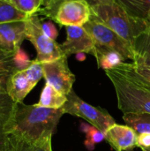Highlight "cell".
Returning a JSON list of instances; mask_svg holds the SVG:
<instances>
[{
	"label": "cell",
	"instance_id": "obj_1",
	"mask_svg": "<svg viewBox=\"0 0 150 151\" xmlns=\"http://www.w3.org/2000/svg\"><path fill=\"white\" fill-rule=\"evenodd\" d=\"M64 114L62 108L50 109L36 104L28 105L23 102L15 103L4 134L27 142L52 137Z\"/></svg>",
	"mask_w": 150,
	"mask_h": 151
},
{
	"label": "cell",
	"instance_id": "obj_2",
	"mask_svg": "<svg viewBox=\"0 0 150 151\" xmlns=\"http://www.w3.org/2000/svg\"><path fill=\"white\" fill-rule=\"evenodd\" d=\"M105 73L114 87L118 107L123 114H150V84L141 79L133 63L125 62Z\"/></svg>",
	"mask_w": 150,
	"mask_h": 151
},
{
	"label": "cell",
	"instance_id": "obj_3",
	"mask_svg": "<svg viewBox=\"0 0 150 151\" xmlns=\"http://www.w3.org/2000/svg\"><path fill=\"white\" fill-rule=\"evenodd\" d=\"M91 11L92 15L132 45L150 26L148 20L128 13L116 0L92 6Z\"/></svg>",
	"mask_w": 150,
	"mask_h": 151
},
{
	"label": "cell",
	"instance_id": "obj_4",
	"mask_svg": "<svg viewBox=\"0 0 150 151\" xmlns=\"http://www.w3.org/2000/svg\"><path fill=\"white\" fill-rule=\"evenodd\" d=\"M42 23L37 14H34L25 20L26 39L31 42L36 50L35 59L43 64L57 60L65 55L60 44L43 34Z\"/></svg>",
	"mask_w": 150,
	"mask_h": 151
},
{
	"label": "cell",
	"instance_id": "obj_5",
	"mask_svg": "<svg viewBox=\"0 0 150 151\" xmlns=\"http://www.w3.org/2000/svg\"><path fill=\"white\" fill-rule=\"evenodd\" d=\"M62 109L65 114L81 118L103 133L116 123L106 110L88 104L79 97L73 89L67 95V101Z\"/></svg>",
	"mask_w": 150,
	"mask_h": 151
},
{
	"label": "cell",
	"instance_id": "obj_6",
	"mask_svg": "<svg viewBox=\"0 0 150 151\" xmlns=\"http://www.w3.org/2000/svg\"><path fill=\"white\" fill-rule=\"evenodd\" d=\"M83 27L91 35L95 44L120 53L125 59L134 61L135 52L133 45L101 22L94 15L91 16L90 19Z\"/></svg>",
	"mask_w": 150,
	"mask_h": 151
},
{
	"label": "cell",
	"instance_id": "obj_7",
	"mask_svg": "<svg viewBox=\"0 0 150 151\" xmlns=\"http://www.w3.org/2000/svg\"><path fill=\"white\" fill-rule=\"evenodd\" d=\"M42 66L43 78L46 83L65 96L72 90L75 75L69 69L66 56L51 62L43 63Z\"/></svg>",
	"mask_w": 150,
	"mask_h": 151
},
{
	"label": "cell",
	"instance_id": "obj_8",
	"mask_svg": "<svg viewBox=\"0 0 150 151\" xmlns=\"http://www.w3.org/2000/svg\"><path fill=\"white\" fill-rule=\"evenodd\" d=\"M91 16V6L85 0H65L59 4L53 20L60 26L83 27Z\"/></svg>",
	"mask_w": 150,
	"mask_h": 151
},
{
	"label": "cell",
	"instance_id": "obj_9",
	"mask_svg": "<svg viewBox=\"0 0 150 151\" xmlns=\"http://www.w3.org/2000/svg\"><path fill=\"white\" fill-rule=\"evenodd\" d=\"M65 55L68 58L72 54H92L95 43L84 27H66V39L60 44Z\"/></svg>",
	"mask_w": 150,
	"mask_h": 151
},
{
	"label": "cell",
	"instance_id": "obj_10",
	"mask_svg": "<svg viewBox=\"0 0 150 151\" xmlns=\"http://www.w3.org/2000/svg\"><path fill=\"white\" fill-rule=\"evenodd\" d=\"M105 140L116 151H131L137 147L138 134L127 125L115 123L104 133Z\"/></svg>",
	"mask_w": 150,
	"mask_h": 151
},
{
	"label": "cell",
	"instance_id": "obj_11",
	"mask_svg": "<svg viewBox=\"0 0 150 151\" xmlns=\"http://www.w3.org/2000/svg\"><path fill=\"white\" fill-rule=\"evenodd\" d=\"M26 39L24 21H13L0 24V48L15 52Z\"/></svg>",
	"mask_w": 150,
	"mask_h": 151
},
{
	"label": "cell",
	"instance_id": "obj_12",
	"mask_svg": "<svg viewBox=\"0 0 150 151\" xmlns=\"http://www.w3.org/2000/svg\"><path fill=\"white\" fill-rule=\"evenodd\" d=\"M36 85L29 78L26 70L15 71L8 78L5 88L14 103L23 102L24 98Z\"/></svg>",
	"mask_w": 150,
	"mask_h": 151
},
{
	"label": "cell",
	"instance_id": "obj_13",
	"mask_svg": "<svg viewBox=\"0 0 150 151\" xmlns=\"http://www.w3.org/2000/svg\"><path fill=\"white\" fill-rule=\"evenodd\" d=\"M4 151H52L51 137L36 142H27L5 135Z\"/></svg>",
	"mask_w": 150,
	"mask_h": 151
},
{
	"label": "cell",
	"instance_id": "obj_14",
	"mask_svg": "<svg viewBox=\"0 0 150 151\" xmlns=\"http://www.w3.org/2000/svg\"><path fill=\"white\" fill-rule=\"evenodd\" d=\"M92 55L95 58L98 67L104 71L111 70L125 63L126 60L120 53L97 44H95Z\"/></svg>",
	"mask_w": 150,
	"mask_h": 151
},
{
	"label": "cell",
	"instance_id": "obj_15",
	"mask_svg": "<svg viewBox=\"0 0 150 151\" xmlns=\"http://www.w3.org/2000/svg\"><path fill=\"white\" fill-rule=\"evenodd\" d=\"M15 103L8 95L5 86L0 85V149L4 150V128L12 113Z\"/></svg>",
	"mask_w": 150,
	"mask_h": 151
},
{
	"label": "cell",
	"instance_id": "obj_16",
	"mask_svg": "<svg viewBox=\"0 0 150 151\" xmlns=\"http://www.w3.org/2000/svg\"><path fill=\"white\" fill-rule=\"evenodd\" d=\"M67 101V96L56 90L52 86L45 83L38 103L39 106L50 108V109H61Z\"/></svg>",
	"mask_w": 150,
	"mask_h": 151
},
{
	"label": "cell",
	"instance_id": "obj_17",
	"mask_svg": "<svg viewBox=\"0 0 150 151\" xmlns=\"http://www.w3.org/2000/svg\"><path fill=\"white\" fill-rule=\"evenodd\" d=\"M126 125L132 127L136 134H150V114L126 113L123 116Z\"/></svg>",
	"mask_w": 150,
	"mask_h": 151
},
{
	"label": "cell",
	"instance_id": "obj_18",
	"mask_svg": "<svg viewBox=\"0 0 150 151\" xmlns=\"http://www.w3.org/2000/svg\"><path fill=\"white\" fill-rule=\"evenodd\" d=\"M128 13L139 19L148 20L150 12V0H116Z\"/></svg>",
	"mask_w": 150,
	"mask_h": 151
},
{
	"label": "cell",
	"instance_id": "obj_19",
	"mask_svg": "<svg viewBox=\"0 0 150 151\" xmlns=\"http://www.w3.org/2000/svg\"><path fill=\"white\" fill-rule=\"evenodd\" d=\"M28 17L30 16L19 11L9 0H0V24L24 21Z\"/></svg>",
	"mask_w": 150,
	"mask_h": 151
},
{
	"label": "cell",
	"instance_id": "obj_20",
	"mask_svg": "<svg viewBox=\"0 0 150 151\" xmlns=\"http://www.w3.org/2000/svg\"><path fill=\"white\" fill-rule=\"evenodd\" d=\"M13 58L14 52L0 48V85L5 86L10 75L17 71Z\"/></svg>",
	"mask_w": 150,
	"mask_h": 151
},
{
	"label": "cell",
	"instance_id": "obj_21",
	"mask_svg": "<svg viewBox=\"0 0 150 151\" xmlns=\"http://www.w3.org/2000/svg\"><path fill=\"white\" fill-rule=\"evenodd\" d=\"M80 130L86 134V141L84 143L89 150H93L95 144L105 140L104 133L101 132L91 125L82 123L80 126Z\"/></svg>",
	"mask_w": 150,
	"mask_h": 151
},
{
	"label": "cell",
	"instance_id": "obj_22",
	"mask_svg": "<svg viewBox=\"0 0 150 151\" xmlns=\"http://www.w3.org/2000/svg\"><path fill=\"white\" fill-rule=\"evenodd\" d=\"M135 56L150 59V26L133 44Z\"/></svg>",
	"mask_w": 150,
	"mask_h": 151
},
{
	"label": "cell",
	"instance_id": "obj_23",
	"mask_svg": "<svg viewBox=\"0 0 150 151\" xmlns=\"http://www.w3.org/2000/svg\"><path fill=\"white\" fill-rule=\"evenodd\" d=\"M19 11L32 16L36 14L40 10L41 6L44 4V0H9Z\"/></svg>",
	"mask_w": 150,
	"mask_h": 151
},
{
	"label": "cell",
	"instance_id": "obj_24",
	"mask_svg": "<svg viewBox=\"0 0 150 151\" xmlns=\"http://www.w3.org/2000/svg\"><path fill=\"white\" fill-rule=\"evenodd\" d=\"M14 65L17 71H22L27 69L32 63L27 53L20 47L14 52Z\"/></svg>",
	"mask_w": 150,
	"mask_h": 151
},
{
	"label": "cell",
	"instance_id": "obj_25",
	"mask_svg": "<svg viewBox=\"0 0 150 151\" xmlns=\"http://www.w3.org/2000/svg\"><path fill=\"white\" fill-rule=\"evenodd\" d=\"M42 32L45 35H47L49 38L56 41V39L58 36V31L56 27V26L54 25V23L50 20L46 21V22H42Z\"/></svg>",
	"mask_w": 150,
	"mask_h": 151
},
{
	"label": "cell",
	"instance_id": "obj_26",
	"mask_svg": "<svg viewBox=\"0 0 150 151\" xmlns=\"http://www.w3.org/2000/svg\"><path fill=\"white\" fill-rule=\"evenodd\" d=\"M133 67H134L135 71L141 77V79L144 81H146L147 83L150 84V68L146 67V66H144L142 65L134 63V62H133Z\"/></svg>",
	"mask_w": 150,
	"mask_h": 151
},
{
	"label": "cell",
	"instance_id": "obj_27",
	"mask_svg": "<svg viewBox=\"0 0 150 151\" xmlns=\"http://www.w3.org/2000/svg\"><path fill=\"white\" fill-rule=\"evenodd\" d=\"M137 147L140 149L150 148V134H141L138 135Z\"/></svg>",
	"mask_w": 150,
	"mask_h": 151
},
{
	"label": "cell",
	"instance_id": "obj_28",
	"mask_svg": "<svg viewBox=\"0 0 150 151\" xmlns=\"http://www.w3.org/2000/svg\"><path fill=\"white\" fill-rule=\"evenodd\" d=\"M133 62H134V63H137V64H140V65H144V66H146V67L150 68V59H149V58H141V57L136 56Z\"/></svg>",
	"mask_w": 150,
	"mask_h": 151
},
{
	"label": "cell",
	"instance_id": "obj_29",
	"mask_svg": "<svg viewBox=\"0 0 150 151\" xmlns=\"http://www.w3.org/2000/svg\"><path fill=\"white\" fill-rule=\"evenodd\" d=\"M85 1L88 2V4L92 7V6H95V5L100 4L107 3V2H110V1H113V0H85Z\"/></svg>",
	"mask_w": 150,
	"mask_h": 151
},
{
	"label": "cell",
	"instance_id": "obj_30",
	"mask_svg": "<svg viewBox=\"0 0 150 151\" xmlns=\"http://www.w3.org/2000/svg\"><path fill=\"white\" fill-rule=\"evenodd\" d=\"M76 55H77L76 56L77 59L80 60V61H83V60L86 59V53H78Z\"/></svg>",
	"mask_w": 150,
	"mask_h": 151
},
{
	"label": "cell",
	"instance_id": "obj_31",
	"mask_svg": "<svg viewBox=\"0 0 150 151\" xmlns=\"http://www.w3.org/2000/svg\"><path fill=\"white\" fill-rule=\"evenodd\" d=\"M141 150L142 151H150V148H141Z\"/></svg>",
	"mask_w": 150,
	"mask_h": 151
},
{
	"label": "cell",
	"instance_id": "obj_32",
	"mask_svg": "<svg viewBox=\"0 0 150 151\" xmlns=\"http://www.w3.org/2000/svg\"><path fill=\"white\" fill-rule=\"evenodd\" d=\"M148 21L150 22V12H149V17H148Z\"/></svg>",
	"mask_w": 150,
	"mask_h": 151
},
{
	"label": "cell",
	"instance_id": "obj_33",
	"mask_svg": "<svg viewBox=\"0 0 150 151\" xmlns=\"http://www.w3.org/2000/svg\"><path fill=\"white\" fill-rule=\"evenodd\" d=\"M58 1H59V2H60V3H61V2H62V1H65V0H58Z\"/></svg>",
	"mask_w": 150,
	"mask_h": 151
},
{
	"label": "cell",
	"instance_id": "obj_34",
	"mask_svg": "<svg viewBox=\"0 0 150 151\" xmlns=\"http://www.w3.org/2000/svg\"><path fill=\"white\" fill-rule=\"evenodd\" d=\"M0 151H2V150H1V149H0Z\"/></svg>",
	"mask_w": 150,
	"mask_h": 151
},
{
	"label": "cell",
	"instance_id": "obj_35",
	"mask_svg": "<svg viewBox=\"0 0 150 151\" xmlns=\"http://www.w3.org/2000/svg\"><path fill=\"white\" fill-rule=\"evenodd\" d=\"M149 23H150V22H149Z\"/></svg>",
	"mask_w": 150,
	"mask_h": 151
}]
</instances>
